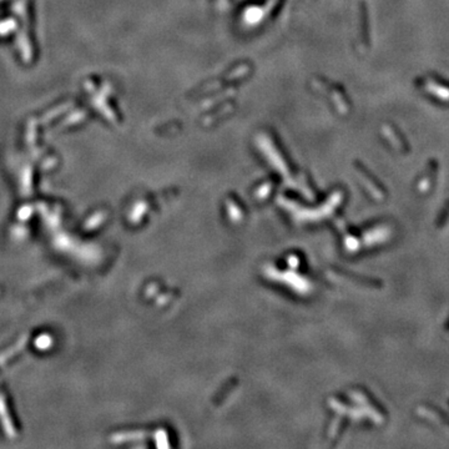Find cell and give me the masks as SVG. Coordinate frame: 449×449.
<instances>
[{
	"instance_id": "cell-1",
	"label": "cell",
	"mask_w": 449,
	"mask_h": 449,
	"mask_svg": "<svg viewBox=\"0 0 449 449\" xmlns=\"http://www.w3.org/2000/svg\"><path fill=\"white\" fill-rule=\"evenodd\" d=\"M423 409L434 414L435 418H437L438 421L442 422L443 424L449 425V413H447L445 411H443L442 408H439V407L434 406V404H432V403H427L424 406Z\"/></svg>"
},
{
	"instance_id": "cell-2",
	"label": "cell",
	"mask_w": 449,
	"mask_h": 449,
	"mask_svg": "<svg viewBox=\"0 0 449 449\" xmlns=\"http://www.w3.org/2000/svg\"><path fill=\"white\" fill-rule=\"evenodd\" d=\"M449 220V200H447L443 206L442 211L439 212V215L437 216V220H435V226L438 228H443L445 225H447Z\"/></svg>"
},
{
	"instance_id": "cell-3",
	"label": "cell",
	"mask_w": 449,
	"mask_h": 449,
	"mask_svg": "<svg viewBox=\"0 0 449 449\" xmlns=\"http://www.w3.org/2000/svg\"><path fill=\"white\" fill-rule=\"evenodd\" d=\"M444 331H445V332H449V316H448L447 321H445V324H444Z\"/></svg>"
}]
</instances>
